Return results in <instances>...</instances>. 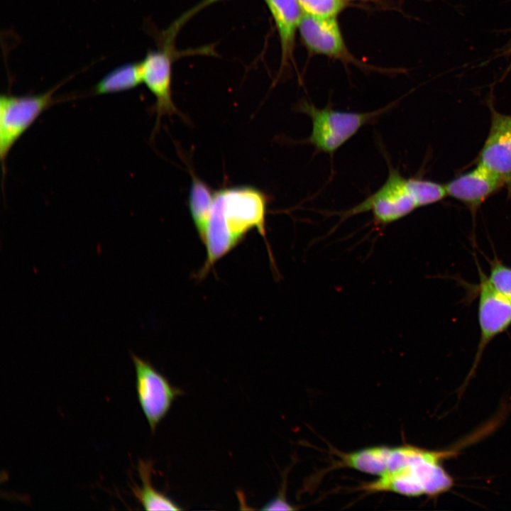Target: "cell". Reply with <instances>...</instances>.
Returning <instances> with one entry per match:
<instances>
[{"instance_id": "obj_11", "label": "cell", "mask_w": 511, "mask_h": 511, "mask_svg": "<svg viewBox=\"0 0 511 511\" xmlns=\"http://www.w3.org/2000/svg\"><path fill=\"white\" fill-rule=\"evenodd\" d=\"M504 187L502 182L485 167L478 165L445 185L447 196L476 210L485 200Z\"/></svg>"}, {"instance_id": "obj_9", "label": "cell", "mask_w": 511, "mask_h": 511, "mask_svg": "<svg viewBox=\"0 0 511 511\" xmlns=\"http://www.w3.org/2000/svg\"><path fill=\"white\" fill-rule=\"evenodd\" d=\"M478 159L502 182L511 197V115L491 108L490 131Z\"/></svg>"}, {"instance_id": "obj_5", "label": "cell", "mask_w": 511, "mask_h": 511, "mask_svg": "<svg viewBox=\"0 0 511 511\" xmlns=\"http://www.w3.org/2000/svg\"><path fill=\"white\" fill-rule=\"evenodd\" d=\"M65 82L39 94L0 96V159L4 174L7 156L13 145L40 114L55 103L54 94Z\"/></svg>"}, {"instance_id": "obj_19", "label": "cell", "mask_w": 511, "mask_h": 511, "mask_svg": "<svg viewBox=\"0 0 511 511\" xmlns=\"http://www.w3.org/2000/svg\"><path fill=\"white\" fill-rule=\"evenodd\" d=\"M223 0H202L194 7L184 13L180 18H178L172 25V28L177 33L182 27V26L189 20L192 16L199 12L201 10L207 8L211 4Z\"/></svg>"}, {"instance_id": "obj_3", "label": "cell", "mask_w": 511, "mask_h": 511, "mask_svg": "<svg viewBox=\"0 0 511 511\" xmlns=\"http://www.w3.org/2000/svg\"><path fill=\"white\" fill-rule=\"evenodd\" d=\"M394 103L367 112L346 111L330 106L318 108L307 100L300 102L296 109L309 116L312 131L306 143L317 152L333 155L366 125L373 123L390 110Z\"/></svg>"}, {"instance_id": "obj_1", "label": "cell", "mask_w": 511, "mask_h": 511, "mask_svg": "<svg viewBox=\"0 0 511 511\" xmlns=\"http://www.w3.org/2000/svg\"><path fill=\"white\" fill-rule=\"evenodd\" d=\"M268 200L261 190L247 185L226 187L214 193L204 243L207 257L200 271L202 276L250 231L256 229L265 236Z\"/></svg>"}, {"instance_id": "obj_16", "label": "cell", "mask_w": 511, "mask_h": 511, "mask_svg": "<svg viewBox=\"0 0 511 511\" xmlns=\"http://www.w3.org/2000/svg\"><path fill=\"white\" fill-rule=\"evenodd\" d=\"M409 182L419 208L436 203L447 196L445 185L417 177H410Z\"/></svg>"}, {"instance_id": "obj_8", "label": "cell", "mask_w": 511, "mask_h": 511, "mask_svg": "<svg viewBox=\"0 0 511 511\" xmlns=\"http://www.w3.org/2000/svg\"><path fill=\"white\" fill-rule=\"evenodd\" d=\"M480 340L473 366L461 387V392L473 377L487 345L511 325V302L495 290L480 273L478 295Z\"/></svg>"}, {"instance_id": "obj_13", "label": "cell", "mask_w": 511, "mask_h": 511, "mask_svg": "<svg viewBox=\"0 0 511 511\" xmlns=\"http://www.w3.org/2000/svg\"><path fill=\"white\" fill-rule=\"evenodd\" d=\"M214 193L206 182L192 175L188 207L194 227L203 243L206 238Z\"/></svg>"}, {"instance_id": "obj_4", "label": "cell", "mask_w": 511, "mask_h": 511, "mask_svg": "<svg viewBox=\"0 0 511 511\" xmlns=\"http://www.w3.org/2000/svg\"><path fill=\"white\" fill-rule=\"evenodd\" d=\"M417 208L409 178L403 177L398 168L389 165L386 180L377 191L353 207L334 214L342 222L356 215L370 212L374 225L384 228Z\"/></svg>"}, {"instance_id": "obj_2", "label": "cell", "mask_w": 511, "mask_h": 511, "mask_svg": "<svg viewBox=\"0 0 511 511\" xmlns=\"http://www.w3.org/2000/svg\"><path fill=\"white\" fill-rule=\"evenodd\" d=\"M456 454L455 449L422 448L410 463L378 476L373 481L362 483L358 490L366 493L390 492L407 497L437 496L450 490L454 485V480L444 468L443 462Z\"/></svg>"}, {"instance_id": "obj_12", "label": "cell", "mask_w": 511, "mask_h": 511, "mask_svg": "<svg viewBox=\"0 0 511 511\" xmlns=\"http://www.w3.org/2000/svg\"><path fill=\"white\" fill-rule=\"evenodd\" d=\"M275 22L280 43L281 65L292 57L296 32L303 16L297 0H264Z\"/></svg>"}, {"instance_id": "obj_10", "label": "cell", "mask_w": 511, "mask_h": 511, "mask_svg": "<svg viewBox=\"0 0 511 511\" xmlns=\"http://www.w3.org/2000/svg\"><path fill=\"white\" fill-rule=\"evenodd\" d=\"M298 31L309 52L353 62L336 17L319 18L304 13Z\"/></svg>"}, {"instance_id": "obj_14", "label": "cell", "mask_w": 511, "mask_h": 511, "mask_svg": "<svg viewBox=\"0 0 511 511\" xmlns=\"http://www.w3.org/2000/svg\"><path fill=\"white\" fill-rule=\"evenodd\" d=\"M138 471L142 485L131 486L133 495L143 505L145 510H181L182 508L163 493L155 490L152 485L151 473L153 463L151 461L140 460Z\"/></svg>"}, {"instance_id": "obj_18", "label": "cell", "mask_w": 511, "mask_h": 511, "mask_svg": "<svg viewBox=\"0 0 511 511\" xmlns=\"http://www.w3.org/2000/svg\"><path fill=\"white\" fill-rule=\"evenodd\" d=\"M490 285L511 302V268L495 262L487 278Z\"/></svg>"}, {"instance_id": "obj_15", "label": "cell", "mask_w": 511, "mask_h": 511, "mask_svg": "<svg viewBox=\"0 0 511 511\" xmlns=\"http://www.w3.org/2000/svg\"><path fill=\"white\" fill-rule=\"evenodd\" d=\"M143 82L141 61L119 66L107 73L94 86V94H114L135 88Z\"/></svg>"}, {"instance_id": "obj_7", "label": "cell", "mask_w": 511, "mask_h": 511, "mask_svg": "<svg viewBox=\"0 0 511 511\" xmlns=\"http://www.w3.org/2000/svg\"><path fill=\"white\" fill-rule=\"evenodd\" d=\"M159 48L148 51L141 61L143 82L155 98L154 110L158 123L165 115L177 112L172 97V64L175 40L159 35Z\"/></svg>"}, {"instance_id": "obj_6", "label": "cell", "mask_w": 511, "mask_h": 511, "mask_svg": "<svg viewBox=\"0 0 511 511\" xmlns=\"http://www.w3.org/2000/svg\"><path fill=\"white\" fill-rule=\"evenodd\" d=\"M136 372V389L139 405L154 433L169 412L172 403L184 394L160 373L149 361L131 353Z\"/></svg>"}, {"instance_id": "obj_20", "label": "cell", "mask_w": 511, "mask_h": 511, "mask_svg": "<svg viewBox=\"0 0 511 511\" xmlns=\"http://www.w3.org/2000/svg\"><path fill=\"white\" fill-rule=\"evenodd\" d=\"M284 488L276 497L271 499L261 508L262 510H293L297 508L287 502L284 495Z\"/></svg>"}, {"instance_id": "obj_17", "label": "cell", "mask_w": 511, "mask_h": 511, "mask_svg": "<svg viewBox=\"0 0 511 511\" xmlns=\"http://www.w3.org/2000/svg\"><path fill=\"white\" fill-rule=\"evenodd\" d=\"M349 0H297L303 13L319 18L336 17Z\"/></svg>"}]
</instances>
